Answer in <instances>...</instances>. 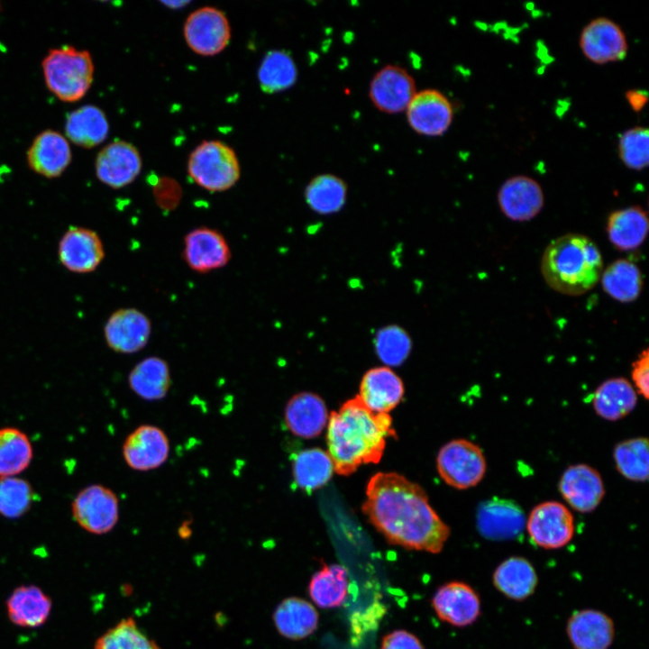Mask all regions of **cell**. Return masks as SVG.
<instances>
[{
  "mask_svg": "<svg viewBox=\"0 0 649 649\" xmlns=\"http://www.w3.org/2000/svg\"><path fill=\"white\" fill-rule=\"evenodd\" d=\"M361 509L389 544L407 549L439 553L450 536L424 489L397 472L370 479Z\"/></svg>",
  "mask_w": 649,
  "mask_h": 649,
  "instance_id": "cell-1",
  "label": "cell"
},
{
  "mask_svg": "<svg viewBox=\"0 0 649 649\" xmlns=\"http://www.w3.org/2000/svg\"><path fill=\"white\" fill-rule=\"evenodd\" d=\"M390 436L397 434L388 414L371 411L359 396L347 400L328 417L327 452L334 471L349 476L362 464L378 463Z\"/></svg>",
  "mask_w": 649,
  "mask_h": 649,
  "instance_id": "cell-2",
  "label": "cell"
},
{
  "mask_svg": "<svg viewBox=\"0 0 649 649\" xmlns=\"http://www.w3.org/2000/svg\"><path fill=\"white\" fill-rule=\"evenodd\" d=\"M602 269V256L596 243L580 233H566L553 240L541 259V272L547 285L569 296H580L593 288Z\"/></svg>",
  "mask_w": 649,
  "mask_h": 649,
  "instance_id": "cell-3",
  "label": "cell"
},
{
  "mask_svg": "<svg viewBox=\"0 0 649 649\" xmlns=\"http://www.w3.org/2000/svg\"><path fill=\"white\" fill-rule=\"evenodd\" d=\"M94 70L90 53L69 45L50 50L42 60L48 89L68 103L85 96L93 83Z\"/></svg>",
  "mask_w": 649,
  "mask_h": 649,
  "instance_id": "cell-4",
  "label": "cell"
},
{
  "mask_svg": "<svg viewBox=\"0 0 649 649\" xmlns=\"http://www.w3.org/2000/svg\"><path fill=\"white\" fill-rule=\"evenodd\" d=\"M189 177L201 187L221 192L232 187L240 178L241 169L234 151L220 141H204L190 154Z\"/></svg>",
  "mask_w": 649,
  "mask_h": 649,
  "instance_id": "cell-5",
  "label": "cell"
},
{
  "mask_svg": "<svg viewBox=\"0 0 649 649\" xmlns=\"http://www.w3.org/2000/svg\"><path fill=\"white\" fill-rule=\"evenodd\" d=\"M436 467L445 483L458 489H465L482 480L487 464L477 444L465 439H456L440 449Z\"/></svg>",
  "mask_w": 649,
  "mask_h": 649,
  "instance_id": "cell-6",
  "label": "cell"
},
{
  "mask_svg": "<svg viewBox=\"0 0 649 649\" xmlns=\"http://www.w3.org/2000/svg\"><path fill=\"white\" fill-rule=\"evenodd\" d=\"M74 520L91 534L110 532L119 518V501L115 493L100 484L81 489L71 504Z\"/></svg>",
  "mask_w": 649,
  "mask_h": 649,
  "instance_id": "cell-7",
  "label": "cell"
},
{
  "mask_svg": "<svg viewBox=\"0 0 649 649\" xmlns=\"http://www.w3.org/2000/svg\"><path fill=\"white\" fill-rule=\"evenodd\" d=\"M526 530L535 545L546 550L560 549L567 545L574 535V518L562 503L546 501L532 509Z\"/></svg>",
  "mask_w": 649,
  "mask_h": 649,
  "instance_id": "cell-8",
  "label": "cell"
},
{
  "mask_svg": "<svg viewBox=\"0 0 649 649\" xmlns=\"http://www.w3.org/2000/svg\"><path fill=\"white\" fill-rule=\"evenodd\" d=\"M184 37L188 47L202 56L221 52L229 43L231 29L221 10L205 6L189 14L184 24Z\"/></svg>",
  "mask_w": 649,
  "mask_h": 649,
  "instance_id": "cell-9",
  "label": "cell"
},
{
  "mask_svg": "<svg viewBox=\"0 0 649 649\" xmlns=\"http://www.w3.org/2000/svg\"><path fill=\"white\" fill-rule=\"evenodd\" d=\"M579 43L584 56L599 65L624 59L628 50L621 27L606 17H598L587 23L580 32Z\"/></svg>",
  "mask_w": 649,
  "mask_h": 649,
  "instance_id": "cell-10",
  "label": "cell"
},
{
  "mask_svg": "<svg viewBox=\"0 0 649 649\" xmlns=\"http://www.w3.org/2000/svg\"><path fill=\"white\" fill-rule=\"evenodd\" d=\"M432 606L442 621L456 627L472 625L481 612L478 592L470 584L460 580L440 586L432 599Z\"/></svg>",
  "mask_w": 649,
  "mask_h": 649,
  "instance_id": "cell-11",
  "label": "cell"
},
{
  "mask_svg": "<svg viewBox=\"0 0 649 649\" xmlns=\"http://www.w3.org/2000/svg\"><path fill=\"white\" fill-rule=\"evenodd\" d=\"M416 93L413 77L397 65H388L379 70L370 81L369 90L373 105L387 114L406 110Z\"/></svg>",
  "mask_w": 649,
  "mask_h": 649,
  "instance_id": "cell-12",
  "label": "cell"
},
{
  "mask_svg": "<svg viewBox=\"0 0 649 649\" xmlns=\"http://www.w3.org/2000/svg\"><path fill=\"white\" fill-rule=\"evenodd\" d=\"M406 111L411 128L425 136L443 134L453 118L450 100L436 89H425L416 93Z\"/></svg>",
  "mask_w": 649,
  "mask_h": 649,
  "instance_id": "cell-13",
  "label": "cell"
},
{
  "mask_svg": "<svg viewBox=\"0 0 649 649\" xmlns=\"http://www.w3.org/2000/svg\"><path fill=\"white\" fill-rule=\"evenodd\" d=\"M58 255L60 263L69 271L89 273L102 262L105 249L95 231L70 226L59 242Z\"/></svg>",
  "mask_w": 649,
  "mask_h": 649,
  "instance_id": "cell-14",
  "label": "cell"
},
{
  "mask_svg": "<svg viewBox=\"0 0 649 649\" xmlns=\"http://www.w3.org/2000/svg\"><path fill=\"white\" fill-rule=\"evenodd\" d=\"M151 334L148 316L136 308L114 311L104 327L109 348L119 353H134L143 349Z\"/></svg>",
  "mask_w": 649,
  "mask_h": 649,
  "instance_id": "cell-15",
  "label": "cell"
},
{
  "mask_svg": "<svg viewBox=\"0 0 649 649\" xmlns=\"http://www.w3.org/2000/svg\"><path fill=\"white\" fill-rule=\"evenodd\" d=\"M498 203L503 215L516 222L535 217L543 209L544 196L534 178L518 175L507 178L498 192Z\"/></svg>",
  "mask_w": 649,
  "mask_h": 649,
  "instance_id": "cell-16",
  "label": "cell"
},
{
  "mask_svg": "<svg viewBox=\"0 0 649 649\" xmlns=\"http://www.w3.org/2000/svg\"><path fill=\"white\" fill-rule=\"evenodd\" d=\"M183 257L191 270L206 273L224 267L231 259V251L220 232L203 226L185 236Z\"/></svg>",
  "mask_w": 649,
  "mask_h": 649,
  "instance_id": "cell-17",
  "label": "cell"
},
{
  "mask_svg": "<svg viewBox=\"0 0 649 649\" xmlns=\"http://www.w3.org/2000/svg\"><path fill=\"white\" fill-rule=\"evenodd\" d=\"M141 169L142 158L137 148L124 141H114L105 146L96 160L97 178L112 188L132 183Z\"/></svg>",
  "mask_w": 649,
  "mask_h": 649,
  "instance_id": "cell-18",
  "label": "cell"
},
{
  "mask_svg": "<svg viewBox=\"0 0 649 649\" xmlns=\"http://www.w3.org/2000/svg\"><path fill=\"white\" fill-rule=\"evenodd\" d=\"M169 442L164 431L151 425H142L133 431L123 444L126 464L136 471H146L161 466L168 459Z\"/></svg>",
  "mask_w": 649,
  "mask_h": 649,
  "instance_id": "cell-19",
  "label": "cell"
},
{
  "mask_svg": "<svg viewBox=\"0 0 649 649\" xmlns=\"http://www.w3.org/2000/svg\"><path fill=\"white\" fill-rule=\"evenodd\" d=\"M559 491L576 511L589 513L601 502L605 488L600 474L587 464L568 467L559 481Z\"/></svg>",
  "mask_w": 649,
  "mask_h": 649,
  "instance_id": "cell-20",
  "label": "cell"
},
{
  "mask_svg": "<svg viewBox=\"0 0 649 649\" xmlns=\"http://www.w3.org/2000/svg\"><path fill=\"white\" fill-rule=\"evenodd\" d=\"M566 634L574 649H609L616 628L608 614L584 608L573 612L568 618Z\"/></svg>",
  "mask_w": 649,
  "mask_h": 649,
  "instance_id": "cell-21",
  "label": "cell"
},
{
  "mask_svg": "<svg viewBox=\"0 0 649 649\" xmlns=\"http://www.w3.org/2000/svg\"><path fill=\"white\" fill-rule=\"evenodd\" d=\"M476 518L480 533L493 540L513 538L523 530L526 524L524 512L517 504L497 498L480 504Z\"/></svg>",
  "mask_w": 649,
  "mask_h": 649,
  "instance_id": "cell-22",
  "label": "cell"
},
{
  "mask_svg": "<svg viewBox=\"0 0 649 649\" xmlns=\"http://www.w3.org/2000/svg\"><path fill=\"white\" fill-rule=\"evenodd\" d=\"M71 159L68 139L53 130L39 133L27 151L29 168L48 178L59 177L70 164Z\"/></svg>",
  "mask_w": 649,
  "mask_h": 649,
  "instance_id": "cell-23",
  "label": "cell"
},
{
  "mask_svg": "<svg viewBox=\"0 0 649 649\" xmlns=\"http://www.w3.org/2000/svg\"><path fill=\"white\" fill-rule=\"evenodd\" d=\"M284 420L293 434L306 439L314 438L327 425V408L318 395L300 392L287 403Z\"/></svg>",
  "mask_w": 649,
  "mask_h": 649,
  "instance_id": "cell-24",
  "label": "cell"
},
{
  "mask_svg": "<svg viewBox=\"0 0 649 649\" xmlns=\"http://www.w3.org/2000/svg\"><path fill=\"white\" fill-rule=\"evenodd\" d=\"M403 395L401 379L388 367H377L363 375L358 396L371 411L388 414L398 405Z\"/></svg>",
  "mask_w": 649,
  "mask_h": 649,
  "instance_id": "cell-25",
  "label": "cell"
},
{
  "mask_svg": "<svg viewBox=\"0 0 649 649\" xmlns=\"http://www.w3.org/2000/svg\"><path fill=\"white\" fill-rule=\"evenodd\" d=\"M492 583L506 598L523 601L535 593L538 575L529 560L523 556H510L496 567Z\"/></svg>",
  "mask_w": 649,
  "mask_h": 649,
  "instance_id": "cell-26",
  "label": "cell"
},
{
  "mask_svg": "<svg viewBox=\"0 0 649 649\" xmlns=\"http://www.w3.org/2000/svg\"><path fill=\"white\" fill-rule=\"evenodd\" d=\"M9 619L23 627H39L48 619L51 599L35 585L16 588L6 600Z\"/></svg>",
  "mask_w": 649,
  "mask_h": 649,
  "instance_id": "cell-27",
  "label": "cell"
},
{
  "mask_svg": "<svg viewBox=\"0 0 649 649\" xmlns=\"http://www.w3.org/2000/svg\"><path fill=\"white\" fill-rule=\"evenodd\" d=\"M606 230L614 247L633 251L642 245L647 236V215L637 206L616 210L608 215Z\"/></svg>",
  "mask_w": 649,
  "mask_h": 649,
  "instance_id": "cell-28",
  "label": "cell"
},
{
  "mask_svg": "<svg viewBox=\"0 0 649 649\" xmlns=\"http://www.w3.org/2000/svg\"><path fill=\"white\" fill-rule=\"evenodd\" d=\"M279 633L291 640H300L313 634L318 626L319 616L307 600L291 597L283 599L273 614Z\"/></svg>",
  "mask_w": 649,
  "mask_h": 649,
  "instance_id": "cell-29",
  "label": "cell"
},
{
  "mask_svg": "<svg viewBox=\"0 0 649 649\" xmlns=\"http://www.w3.org/2000/svg\"><path fill=\"white\" fill-rule=\"evenodd\" d=\"M65 133L74 144L92 148L106 139L109 123L102 109L93 105H86L69 114Z\"/></svg>",
  "mask_w": 649,
  "mask_h": 649,
  "instance_id": "cell-30",
  "label": "cell"
},
{
  "mask_svg": "<svg viewBox=\"0 0 649 649\" xmlns=\"http://www.w3.org/2000/svg\"><path fill=\"white\" fill-rule=\"evenodd\" d=\"M637 402L636 391L625 378H611L595 390L592 405L602 418L616 421L627 416Z\"/></svg>",
  "mask_w": 649,
  "mask_h": 649,
  "instance_id": "cell-31",
  "label": "cell"
},
{
  "mask_svg": "<svg viewBox=\"0 0 649 649\" xmlns=\"http://www.w3.org/2000/svg\"><path fill=\"white\" fill-rule=\"evenodd\" d=\"M171 384L169 367L163 359L151 356L138 362L129 374V386L146 400L163 398Z\"/></svg>",
  "mask_w": 649,
  "mask_h": 649,
  "instance_id": "cell-32",
  "label": "cell"
},
{
  "mask_svg": "<svg viewBox=\"0 0 649 649\" xmlns=\"http://www.w3.org/2000/svg\"><path fill=\"white\" fill-rule=\"evenodd\" d=\"M348 571L336 563L323 564L312 576L308 585L311 599L321 608L341 606L348 596Z\"/></svg>",
  "mask_w": 649,
  "mask_h": 649,
  "instance_id": "cell-33",
  "label": "cell"
},
{
  "mask_svg": "<svg viewBox=\"0 0 649 649\" xmlns=\"http://www.w3.org/2000/svg\"><path fill=\"white\" fill-rule=\"evenodd\" d=\"M334 471L329 453L321 448L303 450L297 453L292 462L295 484L307 493L325 485Z\"/></svg>",
  "mask_w": 649,
  "mask_h": 649,
  "instance_id": "cell-34",
  "label": "cell"
},
{
  "mask_svg": "<svg viewBox=\"0 0 649 649\" xmlns=\"http://www.w3.org/2000/svg\"><path fill=\"white\" fill-rule=\"evenodd\" d=\"M606 294L621 303L635 301L643 288V276L631 261L619 259L610 263L600 276Z\"/></svg>",
  "mask_w": 649,
  "mask_h": 649,
  "instance_id": "cell-35",
  "label": "cell"
},
{
  "mask_svg": "<svg viewBox=\"0 0 649 649\" xmlns=\"http://www.w3.org/2000/svg\"><path fill=\"white\" fill-rule=\"evenodd\" d=\"M32 456V445L24 432L11 426L0 428V477L20 474Z\"/></svg>",
  "mask_w": 649,
  "mask_h": 649,
  "instance_id": "cell-36",
  "label": "cell"
},
{
  "mask_svg": "<svg viewBox=\"0 0 649 649\" xmlns=\"http://www.w3.org/2000/svg\"><path fill=\"white\" fill-rule=\"evenodd\" d=\"M297 66L292 56L281 50L267 52L258 71L260 87L267 94L289 88L297 81Z\"/></svg>",
  "mask_w": 649,
  "mask_h": 649,
  "instance_id": "cell-37",
  "label": "cell"
},
{
  "mask_svg": "<svg viewBox=\"0 0 649 649\" xmlns=\"http://www.w3.org/2000/svg\"><path fill=\"white\" fill-rule=\"evenodd\" d=\"M346 194V184L342 178L332 174H322L309 182L305 197L311 209L327 215L343 206Z\"/></svg>",
  "mask_w": 649,
  "mask_h": 649,
  "instance_id": "cell-38",
  "label": "cell"
},
{
  "mask_svg": "<svg viewBox=\"0 0 649 649\" xmlns=\"http://www.w3.org/2000/svg\"><path fill=\"white\" fill-rule=\"evenodd\" d=\"M619 473L633 481H645L649 471L648 440L636 437L618 443L613 452Z\"/></svg>",
  "mask_w": 649,
  "mask_h": 649,
  "instance_id": "cell-39",
  "label": "cell"
},
{
  "mask_svg": "<svg viewBox=\"0 0 649 649\" xmlns=\"http://www.w3.org/2000/svg\"><path fill=\"white\" fill-rule=\"evenodd\" d=\"M94 649H160L137 626L133 617L122 619L96 642Z\"/></svg>",
  "mask_w": 649,
  "mask_h": 649,
  "instance_id": "cell-40",
  "label": "cell"
},
{
  "mask_svg": "<svg viewBox=\"0 0 649 649\" xmlns=\"http://www.w3.org/2000/svg\"><path fill=\"white\" fill-rule=\"evenodd\" d=\"M32 485L17 476L0 477V515L14 519L23 516L35 500Z\"/></svg>",
  "mask_w": 649,
  "mask_h": 649,
  "instance_id": "cell-41",
  "label": "cell"
},
{
  "mask_svg": "<svg viewBox=\"0 0 649 649\" xmlns=\"http://www.w3.org/2000/svg\"><path fill=\"white\" fill-rule=\"evenodd\" d=\"M374 343L377 355L388 366L402 364L408 357L412 345L407 333L395 324L379 330Z\"/></svg>",
  "mask_w": 649,
  "mask_h": 649,
  "instance_id": "cell-42",
  "label": "cell"
},
{
  "mask_svg": "<svg viewBox=\"0 0 649 649\" xmlns=\"http://www.w3.org/2000/svg\"><path fill=\"white\" fill-rule=\"evenodd\" d=\"M618 154L626 167L642 170L649 163V132L642 126L625 131L618 140Z\"/></svg>",
  "mask_w": 649,
  "mask_h": 649,
  "instance_id": "cell-43",
  "label": "cell"
},
{
  "mask_svg": "<svg viewBox=\"0 0 649 649\" xmlns=\"http://www.w3.org/2000/svg\"><path fill=\"white\" fill-rule=\"evenodd\" d=\"M153 195L161 209L173 210L181 199V187L175 179L162 177L155 182Z\"/></svg>",
  "mask_w": 649,
  "mask_h": 649,
  "instance_id": "cell-44",
  "label": "cell"
},
{
  "mask_svg": "<svg viewBox=\"0 0 649 649\" xmlns=\"http://www.w3.org/2000/svg\"><path fill=\"white\" fill-rule=\"evenodd\" d=\"M649 352L648 349L641 352L632 364L631 376L637 391L647 399L649 397Z\"/></svg>",
  "mask_w": 649,
  "mask_h": 649,
  "instance_id": "cell-45",
  "label": "cell"
},
{
  "mask_svg": "<svg viewBox=\"0 0 649 649\" xmlns=\"http://www.w3.org/2000/svg\"><path fill=\"white\" fill-rule=\"evenodd\" d=\"M380 649H425L421 641L406 630H395L386 635Z\"/></svg>",
  "mask_w": 649,
  "mask_h": 649,
  "instance_id": "cell-46",
  "label": "cell"
},
{
  "mask_svg": "<svg viewBox=\"0 0 649 649\" xmlns=\"http://www.w3.org/2000/svg\"><path fill=\"white\" fill-rule=\"evenodd\" d=\"M626 99L635 112H640L648 101V93L641 89H630L626 92Z\"/></svg>",
  "mask_w": 649,
  "mask_h": 649,
  "instance_id": "cell-47",
  "label": "cell"
},
{
  "mask_svg": "<svg viewBox=\"0 0 649 649\" xmlns=\"http://www.w3.org/2000/svg\"><path fill=\"white\" fill-rule=\"evenodd\" d=\"M189 2L187 1H166L162 2L165 5L170 8H181L184 5H187Z\"/></svg>",
  "mask_w": 649,
  "mask_h": 649,
  "instance_id": "cell-48",
  "label": "cell"
},
{
  "mask_svg": "<svg viewBox=\"0 0 649 649\" xmlns=\"http://www.w3.org/2000/svg\"><path fill=\"white\" fill-rule=\"evenodd\" d=\"M0 5H1V4H0Z\"/></svg>",
  "mask_w": 649,
  "mask_h": 649,
  "instance_id": "cell-49",
  "label": "cell"
}]
</instances>
